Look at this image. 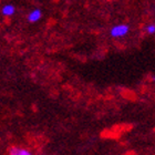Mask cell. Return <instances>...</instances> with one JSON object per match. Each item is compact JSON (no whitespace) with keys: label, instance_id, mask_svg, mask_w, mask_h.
Listing matches in <instances>:
<instances>
[{"label":"cell","instance_id":"6da1fadb","mask_svg":"<svg viewBox=\"0 0 155 155\" xmlns=\"http://www.w3.org/2000/svg\"><path fill=\"white\" fill-rule=\"evenodd\" d=\"M130 31V27L124 23H120L114 26L110 31V35L112 38H123L125 37Z\"/></svg>","mask_w":155,"mask_h":155},{"label":"cell","instance_id":"7a4b0ae2","mask_svg":"<svg viewBox=\"0 0 155 155\" xmlns=\"http://www.w3.org/2000/svg\"><path fill=\"white\" fill-rule=\"evenodd\" d=\"M42 12L40 9H33L31 12L28 15V21L29 22H38L41 19Z\"/></svg>","mask_w":155,"mask_h":155},{"label":"cell","instance_id":"3957f363","mask_svg":"<svg viewBox=\"0 0 155 155\" xmlns=\"http://www.w3.org/2000/svg\"><path fill=\"white\" fill-rule=\"evenodd\" d=\"M15 12H16V8L11 3H7L1 8V13L5 17H11Z\"/></svg>","mask_w":155,"mask_h":155},{"label":"cell","instance_id":"277c9868","mask_svg":"<svg viewBox=\"0 0 155 155\" xmlns=\"http://www.w3.org/2000/svg\"><path fill=\"white\" fill-rule=\"evenodd\" d=\"M9 155H32L29 151L22 149V147H18V146H11L9 149Z\"/></svg>","mask_w":155,"mask_h":155},{"label":"cell","instance_id":"5b68a950","mask_svg":"<svg viewBox=\"0 0 155 155\" xmlns=\"http://www.w3.org/2000/svg\"><path fill=\"white\" fill-rule=\"evenodd\" d=\"M145 31L149 33V35H154V33H155V25H154V23L146 26L145 27Z\"/></svg>","mask_w":155,"mask_h":155}]
</instances>
